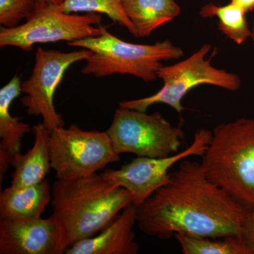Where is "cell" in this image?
<instances>
[{"label":"cell","instance_id":"1","mask_svg":"<svg viewBox=\"0 0 254 254\" xmlns=\"http://www.w3.org/2000/svg\"><path fill=\"white\" fill-rule=\"evenodd\" d=\"M248 211L209 180L200 163L184 159L168 183L137 207V224L163 240L177 234L219 238L240 235Z\"/></svg>","mask_w":254,"mask_h":254},{"label":"cell","instance_id":"2","mask_svg":"<svg viewBox=\"0 0 254 254\" xmlns=\"http://www.w3.org/2000/svg\"><path fill=\"white\" fill-rule=\"evenodd\" d=\"M52 207L66 235L68 249L108 227L127 205L129 192L113 186L101 175L58 180L52 189Z\"/></svg>","mask_w":254,"mask_h":254},{"label":"cell","instance_id":"3","mask_svg":"<svg viewBox=\"0 0 254 254\" xmlns=\"http://www.w3.org/2000/svg\"><path fill=\"white\" fill-rule=\"evenodd\" d=\"M209 180L248 210H254V120L221 124L201 156Z\"/></svg>","mask_w":254,"mask_h":254},{"label":"cell","instance_id":"4","mask_svg":"<svg viewBox=\"0 0 254 254\" xmlns=\"http://www.w3.org/2000/svg\"><path fill=\"white\" fill-rule=\"evenodd\" d=\"M101 31L100 36L68 43V46L91 52L85 60L83 74L100 78L119 73L153 82L158 78L163 62L184 56L183 50L168 40L152 45L134 44L114 36L104 26H101Z\"/></svg>","mask_w":254,"mask_h":254},{"label":"cell","instance_id":"5","mask_svg":"<svg viewBox=\"0 0 254 254\" xmlns=\"http://www.w3.org/2000/svg\"><path fill=\"white\" fill-rule=\"evenodd\" d=\"M212 47L205 44L187 59L159 69L158 78L163 86L153 95L140 99L126 100L119 103L120 108L146 112L153 105L163 103L181 113L185 108L182 100L193 88L200 85H211L230 91L240 89L242 81L238 75L213 66L211 55L205 59Z\"/></svg>","mask_w":254,"mask_h":254},{"label":"cell","instance_id":"6","mask_svg":"<svg viewBox=\"0 0 254 254\" xmlns=\"http://www.w3.org/2000/svg\"><path fill=\"white\" fill-rule=\"evenodd\" d=\"M102 16L95 13L68 14L60 5L38 0L26 23L12 28L1 26L0 47H16L28 52L38 43L79 41L101 34Z\"/></svg>","mask_w":254,"mask_h":254},{"label":"cell","instance_id":"7","mask_svg":"<svg viewBox=\"0 0 254 254\" xmlns=\"http://www.w3.org/2000/svg\"><path fill=\"white\" fill-rule=\"evenodd\" d=\"M106 131L118 154L153 158L179 153L185 137L181 127L173 126L160 113L149 115L120 107Z\"/></svg>","mask_w":254,"mask_h":254},{"label":"cell","instance_id":"8","mask_svg":"<svg viewBox=\"0 0 254 254\" xmlns=\"http://www.w3.org/2000/svg\"><path fill=\"white\" fill-rule=\"evenodd\" d=\"M49 150L58 180L91 176L120 160L107 131H85L76 125L50 132Z\"/></svg>","mask_w":254,"mask_h":254},{"label":"cell","instance_id":"9","mask_svg":"<svg viewBox=\"0 0 254 254\" xmlns=\"http://www.w3.org/2000/svg\"><path fill=\"white\" fill-rule=\"evenodd\" d=\"M91 52L88 50L64 53L38 48L31 76L21 83L25 95L21 103L30 116L41 117L43 124L51 132L64 127L63 116L55 108L54 98L65 72L73 64L86 60Z\"/></svg>","mask_w":254,"mask_h":254},{"label":"cell","instance_id":"10","mask_svg":"<svg viewBox=\"0 0 254 254\" xmlns=\"http://www.w3.org/2000/svg\"><path fill=\"white\" fill-rule=\"evenodd\" d=\"M211 137L212 131L201 128L195 132L190 146L176 154L159 158L137 157L119 170L108 169L100 175L110 185L128 190L132 203L139 207L168 183L169 170L175 164L189 157H201L204 154Z\"/></svg>","mask_w":254,"mask_h":254},{"label":"cell","instance_id":"11","mask_svg":"<svg viewBox=\"0 0 254 254\" xmlns=\"http://www.w3.org/2000/svg\"><path fill=\"white\" fill-rule=\"evenodd\" d=\"M66 235L54 215L28 220L0 219V254H63Z\"/></svg>","mask_w":254,"mask_h":254},{"label":"cell","instance_id":"12","mask_svg":"<svg viewBox=\"0 0 254 254\" xmlns=\"http://www.w3.org/2000/svg\"><path fill=\"white\" fill-rule=\"evenodd\" d=\"M136 223L137 207L131 203L99 233L74 244L65 254H136L139 245L133 230Z\"/></svg>","mask_w":254,"mask_h":254},{"label":"cell","instance_id":"13","mask_svg":"<svg viewBox=\"0 0 254 254\" xmlns=\"http://www.w3.org/2000/svg\"><path fill=\"white\" fill-rule=\"evenodd\" d=\"M21 83V77L16 75L0 90V183L14 159L21 154L23 136L32 129L21 118L10 113L13 102L22 93Z\"/></svg>","mask_w":254,"mask_h":254},{"label":"cell","instance_id":"14","mask_svg":"<svg viewBox=\"0 0 254 254\" xmlns=\"http://www.w3.org/2000/svg\"><path fill=\"white\" fill-rule=\"evenodd\" d=\"M52 201V189L48 180L24 187L11 185L0 194V219L35 220L41 218Z\"/></svg>","mask_w":254,"mask_h":254},{"label":"cell","instance_id":"15","mask_svg":"<svg viewBox=\"0 0 254 254\" xmlns=\"http://www.w3.org/2000/svg\"><path fill=\"white\" fill-rule=\"evenodd\" d=\"M34 144L26 154L16 157L11 165L14 168L11 185L24 187L46 180L51 168L49 150L50 130L43 123L32 127Z\"/></svg>","mask_w":254,"mask_h":254},{"label":"cell","instance_id":"16","mask_svg":"<svg viewBox=\"0 0 254 254\" xmlns=\"http://www.w3.org/2000/svg\"><path fill=\"white\" fill-rule=\"evenodd\" d=\"M136 38L150 36L157 28L173 21L181 12L175 0H123Z\"/></svg>","mask_w":254,"mask_h":254},{"label":"cell","instance_id":"17","mask_svg":"<svg viewBox=\"0 0 254 254\" xmlns=\"http://www.w3.org/2000/svg\"><path fill=\"white\" fill-rule=\"evenodd\" d=\"M199 14L202 18H218L219 31L237 45L243 44L251 38L252 29L246 19L247 14L237 5L230 3L220 6L209 3L200 9Z\"/></svg>","mask_w":254,"mask_h":254},{"label":"cell","instance_id":"18","mask_svg":"<svg viewBox=\"0 0 254 254\" xmlns=\"http://www.w3.org/2000/svg\"><path fill=\"white\" fill-rule=\"evenodd\" d=\"M175 237L184 254H250L240 235L212 238L177 234Z\"/></svg>","mask_w":254,"mask_h":254},{"label":"cell","instance_id":"19","mask_svg":"<svg viewBox=\"0 0 254 254\" xmlns=\"http://www.w3.org/2000/svg\"><path fill=\"white\" fill-rule=\"evenodd\" d=\"M60 6L68 14L85 12L107 15L136 38L133 24L125 12L123 0H63Z\"/></svg>","mask_w":254,"mask_h":254},{"label":"cell","instance_id":"20","mask_svg":"<svg viewBox=\"0 0 254 254\" xmlns=\"http://www.w3.org/2000/svg\"><path fill=\"white\" fill-rule=\"evenodd\" d=\"M38 0H0V24L12 28L19 26L33 12Z\"/></svg>","mask_w":254,"mask_h":254},{"label":"cell","instance_id":"21","mask_svg":"<svg viewBox=\"0 0 254 254\" xmlns=\"http://www.w3.org/2000/svg\"><path fill=\"white\" fill-rule=\"evenodd\" d=\"M240 237L250 254H254V210H249L242 224Z\"/></svg>","mask_w":254,"mask_h":254},{"label":"cell","instance_id":"22","mask_svg":"<svg viewBox=\"0 0 254 254\" xmlns=\"http://www.w3.org/2000/svg\"><path fill=\"white\" fill-rule=\"evenodd\" d=\"M230 3L240 6L246 14L254 10V0H230Z\"/></svg>","mask_w":254,"mask_h":254},{"label":"cell","instance_id":"23","mask_svg":"<svg viewBox=\"0 0 254 254\" xmlns=\"http://www.w3.org/2000/svg\"><path fill=\"white\" fill-rule=\"evenodd\" d=\"M40 1H47V2L53 3V4L60 5L63 3V0H40Z\"/></svg>","mask_w":254,"mask_h":254},{"label":"cell","instance_id":"24","mask_svg":"<svg viewBox=\"0 0 254 254\" xmlns=\"http://www.w3.org/2000/svg\"><path fill=\"white\" fill-rule=\"evenodd\" d=\"M251 38H252V41H253L254 44V21L253 23V26H252V35H251Z\"/></svg>","mask_w":254,"mask_h":254}]
</instances>
